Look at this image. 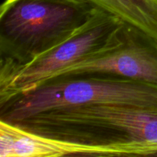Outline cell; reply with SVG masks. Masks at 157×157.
<instances>
[{
	"label": "cell",
	"instance_id": "cell-1",
	"mask_svg": "<svg viewBox=\"0 0 157 157\" xmlns=\"http://www.w3.org/2000/svg\"><path fill=\"white\" fill-rule=\"evenodd\" d=\"M8 124L57 143L65 156L157 157V107L91 104L52 109Z\"/></svg>",
	"mask_w": 157,
	"mask_h": 157
},
{
	"label": "cell",
	"instance_id": "cell-2",
	"mask_svg": "<svg viewBox=\"0 0 157 157\" xmlns=\"http://www.w3.org/2000/svg\"><path fill=\"white\" fill-rule=\"evenodd\" d=\"M101 10L89 0H6L0 7V78L68 39Z\"/></svg>",
	"mask_w": 157,
	"mask_h": 157
},
{
	"label": "cell",
	"instance_id": "cell-3",
	"mask_svg": "<svg viewBox=\"0 0 157 157\" xmlns=\"http://www.w3.org/2000/svg\"><path fill=\"white\" fill-rule=\"evenodd\" d=\"M101 103L157 107V85L105 74L54 77L0 101V121L9 123L52 109Z\"/></svg>",
	"mask_w": 157,
	"mask_h": 157
},
{
	"label": "cell",
	"instance_id": "cell-4",
	"mask_svg": "<svg viewBox=\"0 0 157 157\" xmlns=\"http://www.w3.org/2000/svg\"><path fill=\"white\" fill-rule=\"evenodd\" d=\"M124 22L101 10L61 44L0 78V101L26 91L60 71L97 53L113 41Z\"/></svg>",
	"mask_w": 157,
	"mask_h": 157
},
{
	"label": "cell",
	"instance_id": "cell-5",
	"mask_svg": "<svg viewBox=\"0 0 157 157\" xmlns=\"http://www.w3.org/2000/svg\"><path fill=\"white\" fill-rule=\"evenodd\" d=\"M83 74L117 75L157 85V43L124 23L112 42L51 78Z\"/></svg>",
	"mask_w": 157,
	"mask_h": 157
},
{
	"label": "cell",
	"instance_id": "cell-6",
	"mask_svg": "<svg viewBox=\"0 0 157 157\" xmlns=\"http://www.w3.org/2000/svg\"><path fill=\"white\" fill-rule=\"evenodd\" d=\"M60 156L63 151L54 141L0 121V157Z\"/></svg>",
	"mask_w": 157,
	"mask_h": 157
},
{
	"label": "cell",
	"instance_id": "cell-7",
	"mask_svg": "<svg viewBox=\"0 0 157 157\" xmlns=\"http://www.w3.org/2000/svg\"><path fill=\"white\" fill-rule=\"evenodd\" d=\"M157 43V0H89Z\"/></svg>",
	"mask_w": 157,
	"mask_h": 157
}]
</instances>
